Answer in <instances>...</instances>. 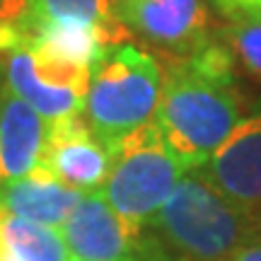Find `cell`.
Returning <instances> with one entry per match:
<instances>
[{
  "label": "cell",
  "mask_w": 261,
  "mask_h": 261,
  "mask_svg": "<svg viewBox=\"0 0 261 261\" xmlns=\"http://www.w3.org/2000/svg\"><path fill=\"white\" fill-rule=\"evenodd\" d=\"M114 5L116 0H34L29 37L44 24H92L126 41L130 34L116 19Z\"/></svg>",
  "instance_id": "4fadbf2b"
},
{
  "label": "cell",
  "mask_w": 261,
  "mask_h": 261,
  "mask_svg": "<svg viewBox=\"0 0 261 261\" xmlns=\"http://www.w3.org/2000/svg\"><path fill=\"white\" fill-rule=\"evenodd\" d=\"M34 0H0V54L29 41V19Z\"/></svg>",
  "instance_id": "9a60e30c"
},
{
  "label": "cell",
  "mask_w": 261,
  "mask_h": 261,
  "mask_svg": "<svg viewBox=\"0 0 261 261\" xmlns=\"http://www.w3.org/2000/svg\"><path fill=\"white\" fill-rule=\"evenodd\" d=\"M162 92L158 61L133 44L109 48L94 65L83 116L92 133L112 150L121 138L152 121Z\"/></svg>",
  "instance_id": "3957f363"
},
{
  "label": "cell",
  "mask_w": 261,
  "mask_h": 261,
  "mask_svg": "<svg viewBox=\"0 0 261 261\" xmlns=\"http://www.w3.org/2000/svg\"><path fill=\"white\" fill-rule=\"evenodd\" d=\"M0 249L19 261H73L61 230L0 211Z\"/></svg>",
  "instance_id": "7c38bea8"
},
{
  "label": "cell",
  "mask_w": 261,
  "mask_h": 261,
  "mask_svg": "<svg viewBox=\"0 0 261 261\" xmlns=\"http://www.w3.org/2000/svg\"><path fill=\"white\" fill-rule=\"evenodd\" d=\"M218 10L225 17H244V15H261V0H215Z\"/></svg>",
  "instance_id": "2e32d148"
},
{
  "label": "cell",
  "mask_w": 261,
  "mask_h": 261,
  "mask_svg": "<svg viewBox=\"0 0 261 261\" xmlns=\"http://www.w3.org/2000/svg\"><path fill=\"white\" fill-rule=\"evenodd\" d=\"M0 261H19V259H15L12 254H8L5 249H0Z\"/></svg>",
  "instance_id": "ac0fdd59"
},
{
  "label": "cell",
  "mask_w": 261,
  "mask_h": 261,
  "mask_svg": "<svg viewBox=\"0 0 261 261\" xmlns=\"http://www.w3.org/2000/svg\"><path fill=\"white\" fill-rule=\"evenodd\" d=\"M240 121L232 54L208 41L187 58H172L162 77L152 123L184 169H201Z\"/></svg>",
  "instance_id": "6da1fadb"
},
{
  "label": "cell",
  "mask_w": 261,
  "mask_h": 261,
  "mask_svg": "<svg viewBox=\"0 0 261 261\" xmlns=\"http://www.w3.org/2000/svg\"><path fill=\"white\" fill-rule=\"evenodd\" d=\"M225 46L247 73L261 80V15L232 17L225 29Z\"/></svg>",
  "instance_id": "5bb4252c"
},
{
  "label": "cell",
  "mask_w": 261,
  "mask_h": 261,
  "mask_svg": "<svg viewBox=\"0 0 261 261\" xmlns=\"http://www.w3.org/2000/svg\"><path fill=\"white\" fill-rule=\"evenodd\" d=\"M227 261H261V242H252L242 247L240 252H234Z\"/></svg>",
  "instance_id": "e0dca14e"
},
{
  "label": "cell",
  "mask_w": 261,
  "mask_h": 261,
  "mask_svg": "<svg viewBox=\"0 0 261 261\" xmlns=\"http://www.w3.org/2000/svg\"><path fill=\"white\" fill-rule=\"evenodd\" d=\"M48 123L10 92L0 77V187L32 174L39 167Z\"/></svg>",
  "instance_id": "30bf717a"
},
{
  "label": "cell",
  "mask_w": 261,
  "mask_h": 261,
  "mask_svg": "<svg viewBox=\"0 0 261 261\" xmlns=\"http://www.w3.org/2000/svg\"><path fill=\"white\" fill-rule=\"evenodd\" d=\"M90 77V68L63 63L29 41L5 54L3 61V80L10 92L46 123L83 114Z\"/></svg>",
  "instance_id": "5b68a950"
},
{
  "label": "cell",
  "mask_w": 261,
  "mask_h": 261,
  "mask_svg": "<svg viewBox=\"0 0 261 261\" xmlns=\"http://www.w3.org/2000/svg\"><path fill=\"white\" fill-rule=\"evenodd\" d=\"M109 152L112 167L102 194L130 232L143 234L187 169L167 148L152 121L121 138Z\"/></svg>",
  "instance_id": "277c9868"
},
{
  "label": "cell",
  "mask_w": 261,
  "mask_h": 261,
  "mask_svg": "<svg viewBox=\"0 0 261 261\" xmlns=\"http://www.w3.org/2000/svg\"><path fill=\"white\" fill-rule=\"evenodd\" d=\"M225 198L254 220L261 218V102L237 121L232 133L196 169Z\"/></svg>",
  "instance_id": "52a82bcc"
},
{
  "label": "cell",
  "mask_w": 261,
  "mask_h": 261,
  "mask_svg": "<svg viewBox=\"0 0 261 261\" xmlns=\"http://www.w3.org/2000/svg\"><path fill=\"white\" fill-rule=\"evenodd\" d=\"M83 196V191L65 187L37 167L27 177L0 187V211L61 230Z\"/></svg>",
  "instance_id": "8fae6325"
},
{
  "label": "cell",
  "mask_w": 261,
  "mask_h": 261,
  "mask_svg": "<svg viewBox=\"0 0 261 261\" xmlns=\"http://www.w3.org/2000/svg\"><path fill=\"white\" fill-rule=\"evenodd\" d=\"M114 15L128 34L162 48L169 58H187L211 41L205 0H116Z\"/></svg>",
  "instance_id": "8992f818"
},
{
  "label": "cell",
  "mask_w": 261,
  "mask_h": 261,
  "mask_svg": "<svg viewBox=\"0 0 261 261\" xmlns=\"http://www.w3.org/2000/svg\"><path fill=\"white\" fill-rule=\"evenodd\" d=\"M152 227L181 261H227L252 244L256 220L194 172L184 174Z\"/></svg>",
  "instance_id": "7a4b0ae2"
},
{
  "label": "cell",
  "mask_w": 261,
  "mask_h": 261,
  "mask_svg": "<svg viewBox=\"0 0 261 261\" xmlns=\"http://www.w3.org/2000/svg\"><path fill=\"white\" fill-rule=\"evenodd\" d=\"M73 261H143V234H133L107 203L102 189L80 198L61 225Z\"/></svg>",
  "instance_id": "9c48e42d"
},
{
  "label": "cell",
  "mask_w": 261,
  "mask_h": 261,
  "mask_svg": "<svg viewBox=\"0 0 261 261\" xmlns=\"http://www.w3.org/2000/svg\"><path fill=\"white\" fill-rule=\"evenodd\" d=\"M112 167V152L92 133L83 114L48 123L46 143L41 150L39 169L48 177L75 189L99 191Z\"/></svg>",
  "instance_id": "ba28073f"
}]
</instances>
